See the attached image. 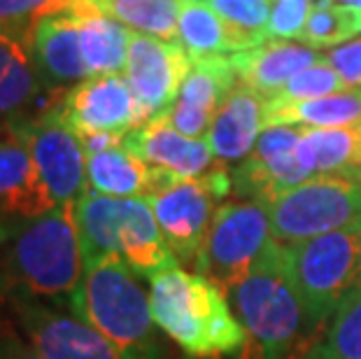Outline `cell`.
Segmentation results:
<instances>
[{"label":"cell","instance_id":"6da1fadb","mask_svg":"<svg viewBox=\"0 0 361 359\" xmlns=\"http://www.w3.org/2000/svg\"><path fill=\"white\" fill-rule=\"evenodd\" d=\"M228 299L247 334L245 359H294L310 350L305 343L317 329L289 278L280 243H268Z\"/></svg>","mask_w":361,"mask_h":359},{"label":"cell","instance_id":"7a4b0ae2","mask_svg":"<svg viewBox=\"0 0 361 359\" xmlns=\"http://www.w3.org/2000/svg\"><path fill=\"white\" fill-rule=\"evenodd\" d=\"M152 317L161 331L196 359H219L245 348L247 334L224 292L201 273L180 266L149 280Z\"/></svg>","mask_w":361,"mask_h":359},{"label":"cell","instance_id":"3957f363","mask_svg":"<svg viewBox=\"0 0 361 359\" xmlns=\"http://www.w3.org/2000/svg\"><path fill=\"white\" fill-rule=\"evenodd\" d=\"M135 276L119 255L89 264L71 296V312L103 334L124 359H159L149 292Z\"/></svg>","mask_w":361,"mask_h":359},{"label":"cell","instance_id":"277c9868","mask_svg":"<svg viewBox=\"0 0 361 359\" xmlns=\"http://www.w3.org/2000/svg\"><path fill=\"white\" fill-rule=\"evenodd\" d=\"M75 219L87 264L119 255L147 280L180 266L147 198H114L89 189L75 203Z\"/></svg>","mask_w":361,"mask_h":359},{"label":"cell","instance_id":"5b68a950","mask_svg":"<svg viewBox=\"0 0 361 359\" xmlns=\"http://www.w3.org/2000/svg\"><path fill=\"white\" fill-rule=\"evenodd\" d=\"M10 271L30 296L71 301L87 271L75 201L54 205L19 229L10 245Z\"/></svg>","mask_w":361,"mask_h":359},{"label":"cell","instance_id":"8992f818","mask_svg":"<svg viewBox=\"0 0 361 359\" xmlns=\"http://www.w3.org/2000/svg\"><path fill=\"white\" fill-rule=\"evenodd\" d=\"M284 262L312 327L319 329L361 282V219L317 238L284 245Z\"/></svg>","mask_w":361,"mask_h":359},{"label":"cell","instance_id":"52a82bcc","mask_svg":"<svg viewBox=\"0 0 361 359\" xmlns=\"http://www.w3.org/2000/svg\"><path fill=\"white\" fill-rule=\"evenodd\" d=\"M280 245L317 238L361 219V175H314L266 205Z\"/></svg>","mask_w":361,"mask_h":359},{"label":"cell","instance_id":"ba28073f","mask_svg":"<svg viewBox=\"0 0 361 359\" xmlns=\"http://www.w3.org/2000/svg\"><path fill=\"white\" fill-rule=\"evenodd\" d=\"M231 192V173L217 166L201 178L180 180L164 192L147 196L161 233L178 262L198 266L219 203Z\"/></svg>","mask_w":361,"mask_h":359},{"label":"cell","instance_id":"9c48e42d","mask_svg":"<svg viewBox=\"0 0 361 359\" xmlns=\"http://www.w3.org/2000/svg\"><path fill=\"white\" fill-rule=\"evenodd\" d=\"M271 241V217L266 205L255 201L224 203L207 231L198 271L228 294L247 276Z\"/></svg>","mask_w":361,"mask_h":359},{"label":"cell","instance_id":"30bf717a","mask_svg":"<svg viewBox=\"0 0 361 359\" xmlns=\"http://www.w3.org/2000/svg\"><path fill=\"white\" fill-rule=\"evenodd\" d=\"M14 135L40 171L54 203H73L89 189L87 150L59 110L44 112L37 119H19L10 124Z\"/></svg>","mask_w":361,"mask_h":359},{"label":"cell","instance_id":"8fae6325","mask_svg":"<svg viewBox=\"0 0 361 359\" xmlns=\"http://www.w3.org/2000/svg\"><path fill=\"white\" fill-rule=\"evenodd\" d=\"M191 68L194 59L180 42L130 30L128 56L121 75L133 91L142 124L171 110Z\"/></svg>","mask_w":361,"mask_h":359},{"label":"cell","instance_id":"7c38bea8","mask_svg":"<svg viewBox=\"0 0 361 359\" xmlns=\"http://www.w3.org/2000/svg\"><path fill=\"white\" fill-rule=\"evenodd\" d=\"M56 110L80 140L94 135L126 138L133 128L142 126L140 108L121 73L94 75L78 82Z\"/></svg>","mask_w":361,"mask_h":359},{"label":"cell","instance_id":"4fadbf2b","mask_svg":"<svg viewBox=\"0 0 361 359\" xmlns=\"http://www.w3.org/2000/svg\"><path fill=\"white\" fill-rule=\"evenodd\" d=\"M301 126H271L264 128L247 159L231 171L233 194L268 205L282 192L310 180V173L298 162L296 147Z\"/></svg>","mask_w":361,"mask_h":359},{"label":"cell","instance_id":"5bb4252c","mask_svg":"<svg viewBox=\"0 0 361 359\" xmlns=\"http://www.w3.org/2000/svg\"><path fill=\"white\" fill-rule=\"evenodd\" d=\"M28 343L44 359H124L117 348L73 312L26 299L14 301Z\"/></svg>","mask_w":361,"mask_h":359},{"label":"cell","instance_id":"9a60e30c","mask_svg":"<svg viewBox=\"0 0 361 359\" xmlns=\"http://www.w3.org/2000/svg\"><path fill=\"white\" fill-rule=\"evenodd\" d=\"M124 145L152 168H159L178 180H194L221 166L207 138H189L171 124L166 114L133 128Z\"/></svg>","mask_w":361,"mask_h":359},{"label":"cell","instance_id":"2e32d148","mask_svg":"<svg viewBox=\"0 0 361 359\" xmlns=\"http://www.w3.org/2000/svg\"><path fill=\"white\" fill-rule=\"evenodd\" d=\"M238 84L231 56H210L194 61L189 78L184 80L168 119L189 138H205L214 117Z\"/></svg>","mask_w":361,"mask_h":359},{"label":"cell","instance_id":"e0dca14e","mask_svg":"<svg viewBox=\"0 0 361 359\" xmlns=\"http://www.w3.org/2000/svg\"><path fill=\"white\" fill-rule=\"evenodd\" d=\"M89 189L114 198H147L164 192L178 178L145 164L124 142L87 154Z\"/></svg>","mask_w":361,"mask_h":359},{"label":"cell","instance_id":"ac0fdd59","mask_svg":"<svg viewBox=\"0 0 361 359\" xmlns=\"http://www.w3.org/2000/svg\"><path fill=\"white\" fill-rule=\"evenodd\" d=\"M75 12L49 14L28 33L37 71L49 84H78L89 78Z\"/></svg>","mask_w":361,"mask_h":359},{"label":"cell","instance_id":"d6986e66","mask_svg":"<svg viewBox=\"0 0 361 359\" xmlns=\"http://www.w3.org/2000/svg\"><path fill=\"white\" fill-rule=\"evenodd\" d=\"M324 59L317 49L294 42H266L255 49L231 54L238 82L271 101L296 73Z\"/></svg>","mask_w":361,"mask_h":359},{"label":"cell","instance_id":"ffe728a7","mask_svg":"<svg viewBox=\"0 0 361 359\" xmlns=\"http://www.w3.org/2000/svg\"><path fill=\"white\" fill-rule=\"evenodd\" d=\"M54 205L28 150L14 135L0 140V215L28 221L49 212Z\"/></svg>","mask_w":361,"mask_h":359},{"label":"cell","instance_id":"44dd1931","mask_svg":"<svg viewBox=\"0 0 361 359\" xmlns=\"http://www.w3.org/2000/svg\"><path fill=\"white\" fill-rule=\"evenodd\" d=\"M264 105L266 98L257 91L235 84L205 135L219 162H243L252 154L264 131Z\"/></svg>","mask_w":361,"mask_h":359},{"label":"cell","instance_id":"7402d4cb","mask_svg":"<svg viewBox=\"0 0 361 359\" xmlns=\"http://www.w3.org/2000/svg\"><path fill=\"white\" fill-rule=\"evenodd\" d=\"M42 75L21 33L0 28V121H19L40 96Z\"/></svg>","mask_w":361,"mask_h":359},{"label":"cell","instance_id":"603a6c76","mask_svg":"<svg viewBox=\"0 0 361 359\" xmlns=\"http://www.w3.org/2000/svg\"><path fill=\"white\" fill-rule=\"evenodd\" d=\"M298 162L314 175H361V121L331 128H303Z\"/></svg>","mask_w":361,"mask_h":359},{"label":"cell","instance_id":"cb8c5ba5","mask_svg":"<svg viewBox=\"0 0 361 359\" xmlns=\"http://www.w3.org/2000/svg\"><path fill=\"white\" fill-rule=\"evenodd\" d=\"M178 42L194 61L210 56H231L238 51L252 49L247 37L228 26L203 0H182L178 19Z\"/></svg>","mask_w":361,"mask_h":359},{"label":"cell","instance_id":"d4e9b609","mask_svg":"<svg viewBox=\"0 0 361 359\" xmlns=\"http://www.w3.org/2000/svg\"><path fill=\"white\" fill-rule=\"evenodd\" d=\"M361 121V89H348L312 101H266L264 128H331Z\"/></svg>","mask_w":361,"mask_h":359},{"label":"cell","instance_id":"484cf974","mask_svg":"<svg viewBox=\"0 0 361 359\" xmlns=\"http://www.w3.org/2000/svg\"><path fill=\"white\" fill-rule=\"evenodd\" d=\"M75 17H78L82 56L84 63H87L89 78L124 73L130 28L94 10V7L91 10H78Z\"/></svg>","mask_w":361,"mask_h":359},{"label":"cell","instance_id":"4316f807","mask_svg":"<svg viewBox=\"0 0 361 359\" xmlns=\"http://www.w3.org/2000/svg\"><path fill=\"white\" fill-rule=\"evenodd\" d=\"M87 3L130 30L178 42L182 0H87Z\"/></svg>","mask_w":361,"mask_h":359},{"label":"cell","instance_id":"83f0119b","mask_svg":"<svg viewBox=\"0 0 361 359\" xmlns=\"http://www.w3.org/2000/svg\"><path fill=\"white\" fill-rule=\"evenodd\" d=\"M361 35V7L341 0H314L308 24L303 28L301 44L310 49H329Z\"/></svg>","mask_w":361,"mask_h":359},{"label":"cell","instance_id":"f1b7e54d","mask_svg":"<svg viewBox=\"0 0 361 359\" xmlns=\"http://www.w3.org/2000/svg\"><path fill=\"white\" fill-rule=\"evenodd\" d=\"M314 346L324 359H361V282L345 296Z\"/></svg>","mask_w":361,"mask_h":359},{"label":"cell","instance_id":"f546056e","mask_svg":"<svg viewBox=\"0 0 361 359\" xmlns=\"http://www.w3.org/2000/svg\"><path fill=\"white\" fill-rule=\"evenodd\" d=\"M228 26L245 35L252 49L266 44V28L271 19V0H203Z\"/></svg>","mask_w":361,"mask_h":359},{"label":"cell","instance_id":"4dcf8cb0","mask_svg":"<svg viewBox=\"0 0 361 359\" xmlns=\"http://www.w3.org/2000/svg\"><path fill=\"white\" fill-rule=\"evenodd\" d=\"M75 10H91V5L87 0H0V28L24 35L49 14Z\"/></svg>","mask_w":361,"mask_h":359},{"label":"cell","instance_id":"1f68e13d","mask_svg":"<svg viewBox=\"0 0 361 359\" xmlns=\"http://www.w3.org/2000/svg\"><path fill=\"white\" fill-rule=\"evenodd\" d=\"M348 89L350 87L343 82L341 75L322 59L319 63L308 66L305 71L296 73L271 101H312V98H324Z\"/></svg>","mask_w":361,"mask_h":359},{"label":"cell","instance_id":"d6a6232c","mask_svg":"<svg viewBox=\"0 0 361 359\" xmlns=\"http://www.w3.org/2000/svg\"><path fill=\"white\" fill-rule=\"evenodd\" d=\"M314 0H271V19H268V42L301 40L303 28L308 24Z\"/></svg>","mask_w":361,"mask_h":359},{"label":"cell","instance_id":"836d02e7","mask_svg":"<svg viewBox=\"0 0 361 359\" xmlns=\"http://www.w3.org/2000/svg\"><path fill=\"white\" fill-rule=\"evenodd\" d=\"M324 61L341 75L350 89H361V35L329 49L324 54Z\"/></svg>","mask_w":361,"mask_h":359},{"label":"cell","instance_id":"e575fe53","mask_svg":"<svg viewBox=\"0 0 361 359\" xmlns=\"http://www.w3.org/2000/svg\"><path fill=\"white\" fill-rule=\"evenodd\" d=\"M0 359H44V357L28 341L21 339L12 327H5V329H0Z\"/></svg>","mask_w":361,"mask_h":359},{"label":"cell","instance_id":"d590c367","mask_svg":"<svg viewBox=\"0 0 361 359\" xmlns=\"http://www.w3.org/2000/svg\"><path fill=\"white\" fill-rule=\"evenodd\" d=\"M301 359H324V357H322V353H319V348L317 346H314V343H312V346H310V350H308V353H305Z\"/></svg>","mask_w":361,"mask_h":359},{"label":"cell","instance_id":"8d00e7d4","mask_svg":"<svg viewBox=\"0 0 361 359\" xmlns=\"http://www.w3.org/2000/svg\"><path fill=\"white\" fill-rule=\"evenodd\" d=\"M341 3H348V5H357V7H361V0H341Z\"/></svg>","mask_w":361,"mask_h":359},{"label":"cell","instance_id":"74e56055","mask_svg":"<svg viewBox=\"0 0 361 359\" xmlns=\"http://www.w3.org/2000/svg\"><path fill=\"white\" fill-rule=\"evenodd\" d=\"M0 287H3V273H0Z\"/></svg>","mask_w":361,"mask_h":359}]
</instances>
